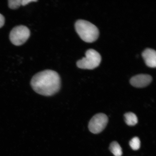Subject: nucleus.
<instances>
[{"mask_svg": "<svg viewBox=\"0 0 156 156\" xmlns=\"http://www.w3.org/2000/svg\"><path fill=\"white\" fill-rule=\"evenodd\" d=\"M30 84L37 93L44 96H50L59 90L61 80L57 72L45 70L35 75L31 80Z\"/></svg>", "mask_w": 156, "mask_h": 156, "instance_id": "1", "label": "nucleus"}, {"mask_svg": "<svg viewBox=\"0 0 156 156\" xmlns=\"http://www.w3.org/2000/svg\"><path fill=\"white\" fill-rule=\"evenodd\" d=\"M75 28L77 34L84 41L92 43L97 40L98 37V29L89 21L79 20L75 23Z\"/></svg>", "mask_w": 156, "mask_h": 156, "instance_id": "2", "label": "nucleus"}, {"mask_svg": "<svg viewBox=\"0 0 156 156\" xmlns=\"http://www.w3.org/2000/svg\"><path fill=\"white\" fill-rule=\"evenodd\" d=\"M101 57L96 51L91 49L87 51L85 57L78 60L77 66L78 68L83 69H93L100 64Z\"/></svg>", "mask_w": 156, "mask_h": 156, "instance_id": "3", "label": "nucleus"}, {"mask_svg": "<svg viewBox=\"0 0 156 156\" xmlns=\"http://www.w3.org/2000/svg\"><path fill=\"white\" fill-rule=\"evenodd\" d=\"M30 34V31L28 27L24 25H19L14 27L11 31L9 39L15 45L20 46L27 41Z\"/></svg>", "mask_w": 156, "mask_h": 156, "instance_id": "4", "label": "nucleus"}, {"mask_svg": "<svg viewBox=\"0 0 156 156\" xmlns=\"http://www.w3.org/2000/svg\"><path fill=\"white\" fill-rule=\"evenodd\" d=\"M108 120V117L103 113L95 115L89 122L88 128L90 131L95 134L100 133L106 128Z\"/></svg>", "mask_w": 156, "mask_h": 156, "instance_id": "5", "label": "nucleus"}, {"mask_svg": "<svg viewBox=\"0 0 156 156\" xmlns=\"http://www.w3.org/2000/svg\"><path fill=\"white\" fill-rule=\"evenodd\" d=\"M152 81L151 76L147 74H140L132 77L130 80V83L133 86L142 88L147 86Z\"/></svg>", "mask_w": 156, "mask_h": 156, "instance_id": "6", "label": "nucleus"}, {"mask_svg": "<svg viewBox=\"0 0 156 156\" xmlns=\"http://www.w3.org/2000/svg\"><path fill=\"white\" fill-rule=\"evenodd\" d=\"M145 63L148 67L155 68L156 66V53L155 51L151 48H147L142 53Z\"/></svg>", "mask_w": 156, "mask_h": 156, "instance_id": "7", "label": "nucleus"}, {"mask_svg": "<svg viewBox=\"0 0 156 156\" xmlns=\"http://www.w3.org/2000/svg\"><path fill=\"white\" fill-rule=\"evenodd\" d=\"M125 121L128 126H133L137 123L138 120L137 116L134 113L129 112L124 115Z\"/></svg>", "mask_w": 156, "mask_h": 156, "instance_id": "8", "label": "nucleus"}, {"mask_svg": "<svg viewBox=\"0 0 156 156\" xmlns=\"http://www.w3.org/2000/svg\"><path fill=\"white\" fill-rule=\"evenodd\" d=\"M110 150L115 156H122V147L116 141H114L111 144Z\"/></svg>", "mask_w": 156, "mask_h": 156, "instance_id": "9", "label": "nucleus"}, {"mask_svg": "<svg viewBox=\"0 0 156 156\" xmlns=\"http://www.w3.org/2000/svg\"><path fill=\"white\" fill-rule=\"evenodd\" d=\"M129 145L132 149L134 151H137L139 149L141 145V142L139 138L137 137L133 138L129 142Z\"/></svg>", "mask_w": 156, "mask_h": 156, "instance_id": "10", "label": "nucleus"}, {"mask_svg": "<svg viewBox=\"0 0 156 156\" xmlns=\"http://www.w3.org/2000/svg\"><path fill=\"white\" fill-rule=\"evenodd\" d=\"M22 0H9V8L15 9H18L21 5Z\"/></svg>", "mask_w": 156, "mask_h": 156, "instance_id": "11", "label": "nucleus"}, {"mask_svg": "<svg viewBox=\"0 0 156 156\" xmlns=\"http://www.w3.org/2000/svg\"><path fill=\"white\" fill-rule=\"evenodd\" d=\"M37 2V0H22V1H21V5L25 6L31 2Z\"/></svg>", "mask_w": 156, "mask_h": 156, "instance_id": "12", "label": "nucleus"}, {"mask_svg": "<svg viewBox=\"0 0 156 156\" xmlns=\"http://www.w3.org/2000/svg\"><path fill=\"white\" fill-rule=\"evenodd\" d=\"M5 23V19L4 17L0 13V28H2Z\"/></svg>", "mask_w": 156, "mask_h": 156, "instance_id": "13", "label": "nucleus"}]
</instances>
